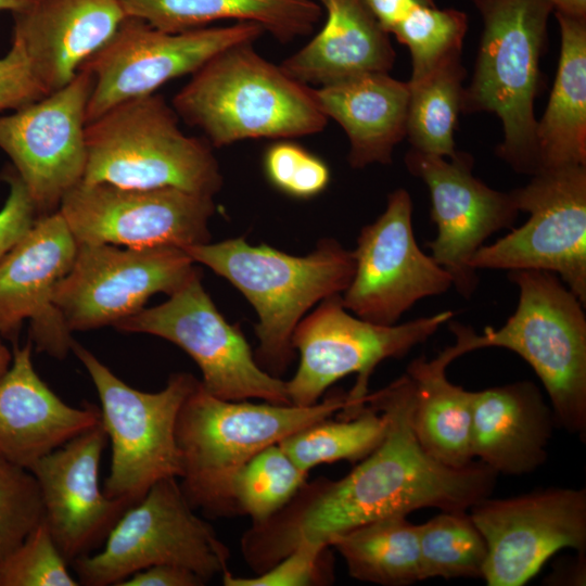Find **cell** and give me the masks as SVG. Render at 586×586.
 <instances>
[{
    "label": "cell",
    "instance_id": "obj_30",
    "mask_svg": "<svg viewBox=\"0 0 586 586\" xmlns=\"http://www.w3.org/2000/svg\"><path fill=\"white\" fill-rule=\"evenodd\" d=\"M330 546L345 561L349 575L383 586L422 581L418 525L406 514L373 520L336 536Z\"/></svg>",
    "mask_w": 586,
    "mask_h": 586
},
{
    "label": "cell",
    "instance_id": "obj_19",
    "mask_svg": "<svg viewBox=\"0 0 586 586\" xmlns=\"http://www.w3.org/2000/svg\"><path fill=\"white\" fill-rule=\"evenodd\" d=\"M410 174L428 187L431 218L437 235L428 243L431 257L453 278V286L466 298L479 279L469 263L494 232L511 228L519 211L510 192L492 189L472 174L471 155L453 157L411 149L405 156Z\"/></svg>",
    "mask_w": 586,
    "mask_h": 586
},
{
    "label": "cell",
    "instance_id": "obj_32",
    "mask_svg": "<svg viewBox=\"0 0 586 586\" xmlns=\"http://www.w3.org/2000/svg\"><path fill=\"white\" fill-rule=\"evenodd\" d=\"M384 416L366 406L358 415L313 423L282 440L279 445L303 471L340 460L360 461L384 437Z\"/></svg>",
    "mask_w": 586,
    "mask_h": 586
},
{
    "label": "cell",
    "instance_id": "obj_36",
    "mask_svg": "<svg viewBox=\"0 0 586 586\" xmlns=\"http://www.w3.org/2000/svg\"><path fill=\"white\" fill-rule=\"evenodd\" d=\"M44 520L34 474L0 457V563Z\"/></svg>",
    "mask_w": 586,
    "mask_h": 586
},
{
    "label": "cell",
    "instance_id": "obj_18",
    "mask_svg": "<svg viewBox=\"0 0 586 586\" xmlns=\"http://www.w3.org/2000/svg\"><path fill=\"white\" fill-rule=\"evenodd\" d=\"M470 515L483 535L488 586H522L563 548L586 547V491L552 487L474 505Z\"/></svg>",
    "mask_w": 586,
    "mask_h": 586
},
{
    "label": "cell",
    "instance_id": "obj_25",
    "mask_svg": "<svg viewBox=\"0 0 586 586\" xmlns=\"http://www.w3.org/2000/svg\"><path fill=\"white\" fill-rule=\"evenodd\" d=\"M327 12L320 30L280 67L294 80L321 87L367 73H388L395 51L362 0H318Z\"/></svg>",
    "mask_w": 586,
    "mask_h": 586
},
{
    "label": "cell",
    "instance_id": "obj_38",
    "mask_svg": "<svg viewBox=\"0 0 586 586\" xmlns=\"http://www.w3.org/2000/svg\"><path fill=\"white\" fill-rule=\"evenodd\" d=\"M264 169L275 188L297 199L316 196L330 182V169L321 158L285 140L267 148Z\"/></svg>",
    "mask_w": 586,
    "mask_h": 586
},
{
    "label": "cell",
    "instance_id": "obj_34",
    "mask_svg": "<svg viewBox=\"0 0 586 586\" xmlns=\"http://www.w3.org/2000/svg\"><path fill=\"white\" fill-rule=\"evenodd\" d=\"M422 581L483 577L487 547L469 510L442 511L418 525Z\"/></svg>",
    "mask_w": 586,
    "mask_h": 586
},
{
    "label": "cell",
    "instance_id": "obj_41",
    "mask_svg": "<svg viewBox=\"0 0 586 586\" xmlns=\"http://www.w3.org/2000/svg\"><path fill=\"white\" fill-rule=\"evenodd\" d=\"M9 194L0 209V262L25 237L39 217L24 182L10 165L1 173Z\"/></svg>",
    "mask_w": 586,
    "mask_h": 586
},
{
    "label": "cell",
    "instance_id": "obj_28",
    "mask_svg": "<svg viewBox=\"0 0 586 586\" xmlns=\"http://www.w3.org/2000/svg\"><path fill=\"white\" fill-rule=\"evenodd\" d=\"M463 354L456 341L431 360H412L406 371L415 385V435L429 456L451 468H463L473 461L472 392L446 377L447 366Z\"/></svg>",
    "mask_w": 586,
    "mask_h": 586
},
{
    "label": "cell",
    "instance_id": "obj_27",
    "mask_svg": "<svg viewBox=\"0 0 586 586\" xmlns=\"http://www.w3.org/2000/svg\"><path fill=\"white\" fill-rule=\"evenodd\" d=\"M555 14L561 47L549 100L536 124L538 171L586 166V17Z\"/></svg>",
    "mask_w": 586,
    "mask_h": 586
},
{
    "label": "cell",
    "instance_id": "obj_33",
    "mask_svg": "<svg viewBox=\"0 0 586 586\" xmlns=\"http://www.w3.org/2000/svg\"><path fill=\"white\" fill-rule=\"evenodd\" d=\"M467 29L461 11L438 9L434 0H402L385 31L409 49L413 78L460 54Z\"/></svg>",
    "mask_w": 586,
    "mask_h": 586
},
{
    "label": "cell",
    "instance_id": "obj_3",
    "mask_svg": "<svg viewBox=\"0 0 586 586\" xmlns=\"http://www.w3.org/2000/svg\"><path fill=\"white\" fill-rule=\"evenodd\" d=\"M171 106L216 148L246 139L309 136L328 122L313 89L263 58L253 42L209 59L175 94Z\"/></svg>",
    "mask_w": 586,
    "mask_h": 586
},
{
    "label": "cell",
    "instance_id": "obj_9",
    "mask_svg": "<svg viewBox=\"0 0 586 586\" xmlns=\"http://www.w3.org/2000/svg\"><path fill=\"white\" fill-rule=\"evenodd\" d=\"M194 510L177 477L156 482L120 515L100 552L73 561L79 584L117 586L157 564L186 568L206 583L225 574L229 549Z\"/></svg>",
    "mask_w": 586,
    "mask_h": 586
},
{
    "label": "cell",
    "instance_id": "obj_39",
    "mask_svg": "<svg viewBox=\"0 0 586 586\" xmlns=\"http://www.w3.org/2000/svg\"><path fill=\"white\" fill-rule=\"evenodd\" d=\"M331 546L302 543L268 570L250 577L221 575L225 586H322L334 581Z\"/></svg>",
    "mask_w": 586,
    "mask_h": 586
},
{
    "label": "cell",
    "instance_id": "obj_11",
    "mask_svg": "<svg viewBox=\"0 0 586 586\" xmlns=\"http://www.w3.org/2000/svg\"><path fill=\"white\" fill-rule=\"evenodd\" d=\"M510 193L528 219L495 243L482 245L470 267L555 273L585 306L586 166L542 169Z\"/></svg>",
    "mask_w": 586,
    "mask_h": 586
},
{
    "label": "cell",
    "instance_id": "obj_24",
    "mask_svg": "<svg viewBox=\"0 0 586 586\" xmlns=\"http://www.w3.org/2000/svg\"><path fill=\"white\" fill-rule=\"evenodd\" d=\"M555 424L552 409L530 381L472 392V455L497 473L539 468Z\"/></svg>",
    "mask_w": 586,
    "mask_h": 586
},
{
    "label": "cell",
    "instance_id": "obj_6",
    "mask_svg": "<svg viewBox=\"0 0 586 586\" xmlns=\"http://www.w3.org/2000/svg\"><path fill=\"white\" fill-rule=\"evenodd\" d=\"M483 20L474 73L462 112L495 113L502 141L496 154L512 169L538 171L534 101L552 5L547 0H473Z\"/></svg>",
    "mask_w": 586,
    "mask_h": 586
},
{
    "label": "cell",
    "instance_id": "obj_13",
    "mask_svg": "<svg viewBox=\"0 0 586 586\" xmlns=\"http://www.w3.org/2000/svg\"><path fill=\"white\" fill-rule=\"evenodd\" d=\"M264 31L251 22L167 31L127 16L110 41L80 67L93 78L86 122L118 103L155 93L174 78L192 75L220 51L254 43Z\"/></svg>",
    "mask_w": 586,
    "mask_h": 586
},
{
    "label": "cell",
    "instance_id": "obj_8",
    "mask_svg": "<svg viewBox=\"0 0 586 586\" xmlns=\"http://www.w3.org/2000/svg\"><path fill=\"white\" fill-rule=\"evenodd\" d=\"M72 352L90 375L99 399L101 424L111 442L110 473L103 492L130 506L158 481L181 475L176 422L181 405L199 380L173 373L155 393L126 384L90 351L74 341Z\"/></svg>",
    "mask_w": 586,
    "mask_h": 586
},
{
    "label": "cell",
    "instance_id": "obj_43",
    "mask_svg": "<svg viewBox=\"0 0 586 586\" xmlns=\"http://www.w3.org/2000/svg\"><path fill=\"white\" fill-rule=\"evenodd\" d=\"M555 12L573 17H586V0H547Z\"/></svg>",
    "mask_w": 586,
    "mask_h": 586
},
{
    "label": "cell",
    "instance_id": "obj_10",
    "mask_svg": "<svg viewBox=\"0 0 586 586\" xmlns=\"http://www.w3.org/2000/svg\"><path fill=\"white\" fill-rule=\"evenodd\" d=\"M453 316L451 310H444L400 324L382 326L353 316L344 307L341 294L324 298L298 322L292 335L300 364L292 379L285 381L291 404L314 405L333 383L357 373L346 402L349 412L360 411L366 406L369 379L375 367L387 358L403 357Z\"/></svg>",
    "mask_w": 586,
    "mask_h": 586
},
{
    "label": "cell",
    "instance_id": "obj_21",
    "mask_svg": "<svg viewBox=\"0 0 586 586\" xmlns=\"http://www.w3.org/2000/svg\"><path fill=\"white\" fill-rule=\"evenodd\" d=\"M106 440L100 422L42 457L29 470L40 488L43 521L67 562L88 555L130 507L125 500L106 496L100 487Z\"/></svg>",
    "mask_w": 586,
    "mask_h": 586
},
{
    "label": "cell",
    "instance_id": "obj_20",
    "mask_svg": "<svg viewBox=\"0 0 586 586\" xmlns=\"http://www.w3.org/2000/svg\"><path fill=\"white\" fill-rule=\"evenodd\" d=\"M78 242L59 211L39 216L0 262V337L17 344L29 321L37 352L64 359L74 339L53 304L58 282L69 271Z\"/></svg>",
    "mask_w": 586,
    "mask_h": 586
},
{
    "label": "cell",
    "instance_id": "obj_7",
    "mask_svg": "<svg viewBox=\"0 0 586 586\" xmlns=\"http://www.w3.org/2000/svg\"><path fill=\"white\" fill-rule=\"evenodd\" d=\"M519 290L515 311L499 329L472 331L471 351L514 352L548 393L558 425L584 440L586 432V316L578 297L551 272L510 270Z\"/></svg>",
    "mask_w": 586,
    "mask_h": 586
},
{
    "label": "cell",
    "instance_id": "obj_22",
    "mask_svg": "<svg viewBox=\"0 0 586 586\" xmlns=\"http://www.w3.org/2000/svg\"><path fill=\"white\" fill-rule=\"evenodd\" d=\"M126 17L122 0H33L13 14L12 37L49 94L69 84Z\"/></svg>",
    "mask_w": 586,
    "mask_h": 586
},
{
    "label": "cell",
    "instance_id": "obj_14",
    "mask_svg": "<svg viewBox=\"0 0 586 586\" xmlns=\"http://www.w3.org/2000/svg\"><path fill=\"white\" fill-rule=\"evenodd\" d=\"M198 271L188 253L176 246L78 243L53 304L72 332L114 326L141 311L151 296L174 294Z\"/></svg>",
    "mask_w": 586,
    "mask_h": 586
},
{
    "label": "cell",
    "instance_id": "obj_26",
    "mask_svg": "<svg viewBox=\"0 0 586 586\" xmlns=\"http://www.w3.org/2000/svg\"><path fill=\"white\" fill-rule=\"evenodd\" d=\"M311 89L321 112L345 131L353 168L392 163L395 146L406 137L408 82L388 73H367Z\"/></svg>",
    "mask_w": 586,
    "mask_h": 586
},
{
    "label": "cell",
    "instance_id": "obj_31",
    "mask_svg": "<svg viewBox=\"0 0 586 586\" xmlns=\"http://www.w3.org/2000/svg\"><path fill=\"white\" fill-rule=\"evenodd\" d=\"M466 75L460 53L407 81L406 137L411 149L443 157L456 155L454 135L462 112Z\"/></svg>",
    "mask_w": 586,
    "mask_h": 586
},
{
    "label": "cell",
    "instance_id": "obj_45",
    "mask_svg": "<svg viewBox=\"0 0 586 586\" xmlns=\"http://www.w3.org/2000/svg\"><path fill=\"white\" fill-rule=\"evenodd\" d=\"M13 358V353L4 345L0 337V379L9 370Z\"/></svg>",
    "mask_w": 586,
    "mask_h": 586
},
{
    "label": "cell",
    "instance_id": "obj_17",
    "mask_svg": "<svg viewBox=\"0 0 586 586\" xmlns=\"http://www.w3.org/2000/svg\"><path fill=\"white\" fill-rule=\"evenodd\" d=\"M92 85L91 74L79 69L63 88L0 116V150L11 160L39 216L59 211L64 195L82 181Z\"/></svg>",
    "mask_w": 586,
    "mask_h": 586
},
{
    "label": "cell",
    "instance_id": "obj_29",
    "mask_svg": "<svg viewBox=\"0 0 586 586\" xmlns=\"http://www.w3.org/2000/svg\"><path fill=\"white\" fill-rule=\"evenodd\" d=\"M127 16L180 31L220 20L259 24L280 42L310 35L321 21L318 0H122Z\"/></svg>",
    "mask_w": 586,
    "mask_h": 586
},
{
    "label": "cell",
    "instance_id": "obj_15",
    "mask_svg": "<svg viewBox=\"0 0 586 586\" xmlns=\"http://www.w3.org/2000/svg\"><path fill=\"white\" fill-rule=\"evenodd\" d=\"M213 198L81 181L64 195L59 212L78 243L186 249L209 242Z\"/></svg>",
    "mask_w": 586,
    "mask_h": 586
},
{
    "label": "cell",
    "instance_id": "obj_5",
    "mask_svg": "<svg viewBox=\"0 0 586 586\" xmlns=\"http://www.w3.org/2000/svg\"><path fill=\"white\" fill-rule=\"evenodd\" d=\"M86 183L175 188L214 196L222 186L206 139L187 136L163 95L133 98L86 124Z\"/></svg>",
    "mask_w": 586,
    "mask_h": 586
},
{
    "label": "cell",
    "instance_id": "obj_40",
    "mask_svg": "<svg viewBox=\"0 0 586 586\" xmlns=\"http://www.w3.org/2000/svg\"><path fill=\"white\" fill-rule=\"evenodd\" d=\"M46 95L22 42L12 37L8 53L0 56V112L18 110Z\"/></svg>",
    "mask_w": 586,
    "mask_h": 586
},
{
    "label": "cell",
    "instance_id": "obj_37",
    "mask_svg": "<svg viewBox=\"0 0 586 586\" xmlns=\"http://www.w3.org/2000/svg\"><path fill=\"white\" fill-rule=\"evenodd\" d=\"M44 521L0 563V586H77Z\"/></svg>",
    "mask_w": 586,
    "mask_h": 586
},
{
    "label": "cell",
    "instance_id": "obj_16",
    "mask_svg": "<svg viewBox=\"0 0 586 586\" xmlns=\"http://www.w3.org/2000/svg\"><path fill=\"white\" fill-rule=\"evenodd\" d=\"M353 254L355 271L342 303L377 324H396L417 302L453 286L448 271L418 246L412 201L403 188L390 193L385 211L361 229Z\"/></svg>",
    "mask_w": 586,
    "mask_h": 586
},
{
    "label": "cell",
    "instance_id": "obj_44",
    "mask_svg": "<svg viewBox=\"0 0 586 586\" xmlns=\"http://www.w3.org/2000/svg\"><path fill=\"white\" fill-rule=\"evenodd\" d=\"M33 0H0V11H9L12 14L26 9Z\"/></svg>",
    "mask_w": 586,
    "mask_h": 586
},
{
    "label": "cell",
    "instance_id": "obj_35",
    "mask_svg": "<svg viewBox=\"0 0 586 586\" xmlns=\"http://www.w3.org/2000/svg\"><path fill=\"white\" fill-rule=\"evenodd\" d=\"M308 480L279 444L268 446L233 475L230 499L234 514L262 522L279 511Z\"/></svg>",
    "mask_w": 586,
    "mask_h": 586
},
{
    "label": "cell",
    "instance_id": "obj_42",
    "mask_svg": "<svg viewBox=\"0 0 586 586\" xmlns=\"http://www.w3.org/2000/svg\"><path fill=\"white\" fill-rule=\"evenodd\" d=\"M205 584L204 579L186 568L157 564L133 573L117 586H202Z\"/></svg>",
    "mask_w": 586,
    "mask_h": 586
},
{
    "label": "cell",
    "instance_id": "obj_23",
    "mask_svg": "<svg viewBox=\"0 0 586 586\" xmlns=\"http://www.w3.org/2000/svg\"><path fill=\"white\" fill-rule=\"evenodd\" d=\"M33 347L29 340L13 345L11 366L0 379V457L28 470L101 422L98 406L73 407L41 380Z\"/></svg>",
    "mask_w": 586,
    "mask_h": 586
},
{
    "label": "cell",
    "instance_id": "obj_4",
    "mask_svg": "<svg viewBox=\"0 0 586 586\" xmlns=\"http://www.w3.org/2000/svg\"><path fill=\"white\" fill-rule=\"evenodd\" d=\"M345 406L343 393L310 406L227 400L209 394L199 381L181 405L175 432L179 484L187 500L211 517L234 515L230 485L244 463Z\"/></svg>",
    "mask_w": 586,
    "mask_h": 586
},
{
    "label": "cell",
    "instance_id": "obj_12",
    "mask_svg": "<svg viewBox=\"0 0 586 586\" xmlns=\"http://www.w3.org/2000/svg\"><path fill=\"white\" fill-rule=\"evenodd\" d=\"M113 327L152 334L182 348L199 366L201 385L218 398L291 405L285 381L257 364L242 331L225 319L204 290L200 270L165 303Z\"/></svg>",
    "mask_w": 586,
    "mask_h": 586
},
{
    "label": "cell",
    "instance_id": "obj_2",
    "mask_svg": "<svg viewBox=\"0 0 586 586\" xmlns=\"http://www.w3.org/2000/svg\"><path fill=\"white\" fill-rule=\"evenodd\" d=\"M194 263L207 266L232 283L254 307L258 322L257 364L278 377L290 366L292 335L305 313L317 303L343 293L354 271L353 251L323 239L305 256L269 245H251L243 238L183 249Z\"/></svg>",
    "mask_w": 586,
    "mask_h": 586
},
{
    "label": "cell",
    "instance_id": "obj_1",
    "mask_svg": "<svg viewBox=\"0 0 586 586\" xmlns=\"http://www.w3.org/2000/svg\"><path fill=\"white\" fill-rule=\"evenodd\" d=\"M413 403L407 372L368 393L366 404L386 421L383 440L343 477L307 480L279 511L251 524L240 548L255 574L302 543L330 546L336 536L377 519L428 507L468 511L491 496L498 473L488 466L477 460L451 468L423 450L412 428Z\"/></svg>",
    "mask_w": 586,
    "mask_h": 586
}]
</instances>
